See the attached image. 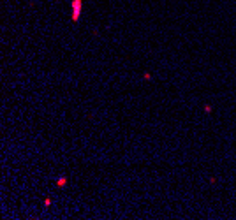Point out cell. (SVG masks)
<instances>
[{
  "instance_id": "4",
  "label": "cell",
  "mask_w": 236,
  "mask_h": 220,
  "mask_svg": "<svg viewBox=\"0 0 236 220\" xmlns=\"http://www.w3.org/2000/svg\"><path fill=\"white\" fill-rule=\"evenodd\" d=\"M143 79H146V81L152 79V74H150V72H145V74H143Z\"/></svg>"
},
{
  "instance_id": "2",
  "label": "cell",
  "mask_w": 236,
  "mask_h": 220,
  "mask_svg": "<svg viewBox=\"0 0 236 220\" xmlns=\"http://www.w3.org/2000/svg\"><path fill=\"white\" fill-rule=\"evenodd\" d=\"M67 182H69V180H67V176H62V178H58V180H56V187H65V185H67Z\"/></svg>"
},
{
  "instance_id": "1",
  "label": "cell",
  "mask_w": 236,
  "mask_h": 220,
  "mask_svg": "<svg viewBox=\"0 0 236 220\" xmlns=\"http://www.w3.org/2000/svg\"><path fill=\"white\" fill-rule=\"evenodd\" d=\"M71 9H72L71 19H72V23H78L79 16H81V9H83V0H72L71 2Z\"/></svg>"
},
{
  "instance_id": "3",
  "label": "cell",
  "mask_w": 236,
  "mask_h": 220,
  "mask_svg": "<svg viewBox=\"0 0 236 220\" xmlns=\"http://www.w3.org/2000/svg\"><path fill=\"white\" fill-rule=\"evenodd\" d=\"M212 111H213V106L212 104H206L205 106V113H212Z\"/></svg>"
},
{
  "instance_id": "5",
  "label": "cell",
  "mask_w": 236,
  "mask_h": 220,
  "mask_svg": "<svg viewBox=\"0 0 236 220\" xmlns=\"http://www.w3.org/2000/svg\"><path fill=\"white\" fill-rule=\"evenodd\" d=\"M49 204H51V199H49V197H46V199H44V206H46V208H48V206H49Z\"/></svg>"
}]
</instances>
